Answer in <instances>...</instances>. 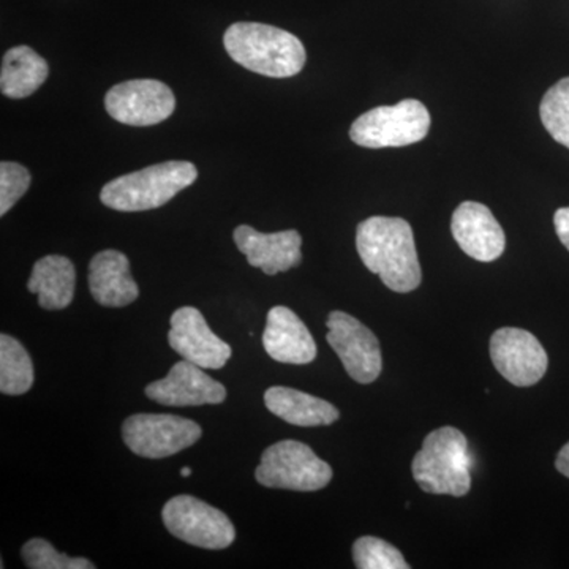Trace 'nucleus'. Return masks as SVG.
Masks as SVG:
<instances>
[{"mask_svg":"<svg viewBox=\"0 0 569 569\" xmlns=\"http://www.w3.org/2000/svg\"><path fill=\"white\" fill-rule=\"evenodd\" d=\"M356 249L362 263L396 293H410L421 284L413 230L400 217H370L358 224Z\"/></svg>","mask_w":569,"mask_h":569,"instance_id":"1","label":"nucleus"},{"mask_svg":"<svg viewBox=\"0 0 569 569\" xmlns=\"http://www.w3.org/2000/svg\"><path fill=\"white\" fill-rule=\"evenodd\" d=\"M223 44L234 62L264 77H295L306 66L302 41L274 26L236 22L224 32Z\"/></svg>","mask_w":569,"mask_h":569,"instance_id":"2","label":"nucleus"},{"mask_svg":"<svg viewBox=\"0 0 569 569\" xmlns=\"http://www.w3.org/2000/svg\"><path fill=\"white\" fill-rule=\"evenodd\" d=\"M471 460L467 438L456 427L433 430L411 462L415 481L426 493L463 497L471 488Z\"/></svg>","mask_w":569,"mask_h":569,"instance_id":"3","label":"nucleus"},{"mask_svg":"<svg viewBox=\"0 0 569 569\" xmlns=\"http://www.w3.org/2000/svg\"><path fill=\"white\" fill-rule=\"evenodd\" d=\"M197 178V167L190 162L152 164L108 182L100 193V200L114 211H149L173 200Z\"/></svg>","mask_w":569,"mask_h":569,"instance_id":"4","label":"nucleus"},{"mask_svg":"<svg viewBox=\"0 0 569 569\" xmlns=\"http://www.w3.org/2000/svg\"><path fill=\"white\" fill-rule=\"evenodd\" d=\"M429 129L430 114L426 104L407 99L359 116L351 126L350 138L362 148H402L425 140Z\"/></svg>","mask_w":569,"mask_h":569,"instance_id":"5","label":"nucleus"},{"mask_svg":"<svg viewBox=\"0 0 569 569\" xmlns=\"http://www.w3.org/2000/svg\"><path fill=\"white\" fill-rule=\"evenodd\" d=\"M254 478L264 488L316 492L331 482L332 468L301 441L283 440L266 449Z\"/></svg>","mask_w":569,"mask_h":569,"instance_id":"6","label":"nucleus"},{"mask_svg":"<svg viewBox=\"0 0 569 569\" xmlns=\"http://www.w3.org/2000/svg\"><path fill=\"white\" fill-rule=\"evenodd\" d=\"M162 519L171 535L197 548L224 549L236 538L230 518L197 497L171 498L163 507Z\"/></svg>","mask_w":569,"mask_h":569,"instance_id":"7","label":"nucleus"},{"mask_svg":"<svg viewBox=\"0 0 569 569\" xmlns=\"http://www.w3.org/2000/svg\"><path fill=\"white\" fill-rule=\"evenodd\" d=\"M201 427L192 419L174 415H133L122 426L123 443L133 455L164 459L193 447L201 438Z\"/></svg>","mask_w":569,"mask_h":569,"instance_id":"8","label":"nucleus"},{"mask_svg":"<svg viewBox=\"0 0 569 569\" xmlns=\"http://www.w3.org/2000/svg\"><path fill=\"white\" fill-rule=\"evenodd\" d=\"M326 326V340L339 356L348 376L361 385L373 383L383 369L377 336L361 321L339 310L329 313Z\"/></svg>","mask_w":569,"mask_h":569,"instance_id":"9","label":"nucleus"},{"mask_svg":"<svg viewBox=\"0 0 569 569\" xmlns=\"http://www.w3.org/2000/svg\"><path fill=\"white\" fill-rule=\"evenodd\" d=\"M104 108L114 121L133 127L157 126L174 112V93L164 82L132 80L108 91Z\"/></svg>","mask_w":569,"mask_h":569,"instance_id":"10","label":"nucleus"},{"mask_svg":"<svg viewBox=\"0 0 569 569\" xmlns=\"http://www.w3.org/2000/svg\"><path fill=\"white\" fill-rule=\"evenodd\" d=\"M490 358L498 373L519 388L537 385L549 365L548 353L537 337L519 328H501L493 332Z\"/></svg>","mask_w":569,"mask_h":569,"instance_id":"11","label":"nucleus"},{"mask_svg":"<svg viewBox=\"0 0 569 569\" xmlns=\"http://www.w3.org/2000/svg\"><path fill=\"white\" fill-rule=\"evenodd\" d=\"M168 342L187 361L201 369L219 370L231 358V347L213 335L203 313L194 307H181L171 316Z\"/></svg>","mask_w":569,"mask_h":569,"instance_id":"12","label":"nucleus"},{"mask_svg":"<svg viewBox=\"0 0 569 569\" xmlns=\"http://www.w3.org/2000/svg\"><path fill=\"white\" fill-rule=\"evenodd\" d=\"M146 396L167 407L217 406L227 399V389L193 362L179 361L163 380L146 387Z\"/></svg>","mask_w":569,"mask_h":569,"instance_id":"13","label":"nucleus"},{"mask_svg":"<svg viewBox=\"0 0 569 569\" xmlns=\"http://www.w3.org/2000/svg\"><path fill=\"white\" fill-rule=\"evenodd\" d=\"M451 231L460 249L473 260L490 263L505 252L507 238L488 206L466 201L452 213Z\"/></svg>","mask_w":569,"mask_h":569,"instance_id":"14","label":"nucleus"},{"mask_svg":"<svg viewBox=\"0 0 569 569\" xmlns=\"http://www.w3.org/2000/svg\"><path fill=\"white\" fill-rule=\"evenodd\" d=\"M233 238L249 264L260 268L264 274L276 276L301 264L302 238L296 230L266 234L249 224H241L236 228Z\"/></svg>","mask_w":569,"mask_h":569,"instance_id":"15","label":"nucleus"},{"mask_svg":"<svg viewBox=\"0 0 569 569\" xmlns=\"http://www.w3.org/2000/svg\"><path fill=\"white\" fill-rule=\"evenodd\" d=\"M266 353L283 365H309L317 358V343L301 318L288 307H272L263 332Z\"/></svg>","mask_w":569,"mask_h":569,"instance_id":"16","label":"nucleus"},{"mask_svg":"<svg viewBox=\"0 0 569 569\" xmlns=\"http://www.w3.org/2000/svg\"><path fill=\"white\" fill-rule=\"evenodd\" d=\"M89 288L92 298L103 307H126L140 296L130 274V261L118 250H103L89 264Z\"/></svg>","mask_w":569,"mask_h":569,"instance_id":"17","label":"nucleus"},{"mask_svg":"<svg viewBox=\"0 0 569 569\" xmlns=\"http://www.w3.org/2000/svg\"><path fill=\"white\" fill-rule=\"evenodd\" d=\"M264 403L272 415L299 427L329 426L340 417L332 403L293 388H269L264 392Z\"/></svg>","mask_w":569,"mask_h":569,"instance_id":"18","label":"nucleus"},{"mask_svg":"<svg viewBox=\"0 0 569 569\" xmlns=\"http://www.w3.org/2000/svg\"><path fill=\"white\" fill-rule=\"evenodd\" d=\"M77 271L69 258L48 254L33 264L28 288L39 296V305L44 310H63L73 301Z\"/></svg>","mask_w":569,"mask_h":569,"instance_id":"19","label":"nucleus"},{"mask_svg":"<svg viewBox=\"0 0 569 569\" xmlns=\"http://www.w3.org/2000/svg\"><path fill=\"white\" fill-rule=\"evenodd\" d=\"M48 78V63L32 48L17 47L6 52L0 70V88L10 99H26Z\"/></svg>","mask_w":569,"mask_h":569,"instance_id":"20","label":"nucleus"},{"mask_svg":"<svg viewBox=\"0 0 569 569\" xmlns=\"http://www.w3.org/2000/svg\"><path fill=\"white\" fill-rule=\"evenodd\" d=\"M33 385V366L26 348L11 336H0V391L21 396Z\"/></svg>","mask_w":569,"mask_h":569,"instance_id":"21","label":"nucleus"},{"mask_svg":"<svg viewBox=\"0 0 569 569\" xmlns=\"http://www.w3.org/2000/svg\"><path fill=\"white\" fill-rule=\"evenodd\" d=\"M539 114L550 137L569 149V78H563L546 92Z\"/></svg>","mask_w":569,"mask_h":569,"instance_id":"22","label":"nucleus"},{"mask_svg":"<svg viewBox=\"0 0 569 569\" xmlns=\"http://www.w3.org/2000/svg\"><path fill=\"white\" fill-rule=\"evenodd\" d=\"M353 560L359 569L410 568L399 549L376 537H362L355 542Z\"/></svg>","mask_w":569,"mask_h":569,"instance_id":"23","label":"nucleus"},{"mask_svg":"<svg viewBox=\"0 0 569 569\" xmlns=\"http://www.w3.org/2000/svg\"><path fill=\"white\" fill-rule=\"evenodd\" d=\"M22 559L32 569H93L96 565L78 557L63 556L50 542L36 538L26 542L21 550Z\"/></svg>","mask_w":569,"mask_h":569,"instance_id":"24","label":"nucleus"},{"mask_svg":"<svg viewBox=\"0 0 569 569\" xmlns=\"http://www.w3.org/2000/svg\"><path fill=\"white\" fill-rule=\"evenodd\" d=\"M31 173L20 163L0 164V216H6L31 187Z\"/></svg>","mask_w":569,"mask_h":569,"instance_id":"25","label":"nucleus"},{"mask_svg":"<svg viewBox=\"0 0 569 569\" xmlns=\"http://www.w3.org/2000/svg\"><path fill=\"white\" fill-rule=\"evenodd\" d=\"M557 234H559L561 244L569 250V208H561L553 216Z\"/></svg>","mask_w":569,"mask_h":569,"instance_id":"26","label":"nucleus"},{"mask_svg":"<svg viewBox=\"0 0 569 569\" xmlns=\"http://www.w3.org/2000/svg\"><path fill=\"white\" fill-rule=\"evenodd\" d=\"M556 466L557 470H559L561 475L569 478V443L561 448L559 456H557Z\"/></svg>","mask_w":569,"mask_h":569,"instance_id":"27","label":"nucleus"},{"mask_svg":"<svg viewBox=\"0 0 569 569\" xmlns=\"http://www.w3.org/2000/svg\"><path fill=\"white\" fill-rule=\"evenodd\" d=\"M190 475H192V468L183 467L182 470H181V477L182 478H189Z\"/></svg>","mask_w":569,"mask_h":569,"instance_id":"28","label":"nucleus"}]
</instances>
